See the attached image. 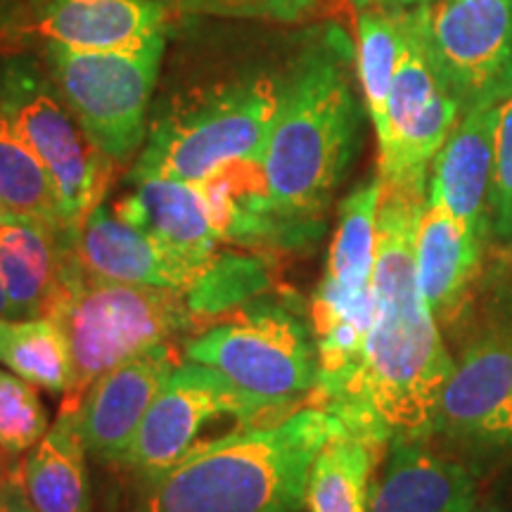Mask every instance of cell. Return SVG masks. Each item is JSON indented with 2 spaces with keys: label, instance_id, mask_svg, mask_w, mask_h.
<instances>
[{
  "label": "cell",
  "instance_id": "obj_1",
  "mask_svg": "<svg viewBox=\"0 0 512 512\" xmlns=\"http://www.w3.org/2000/svg\"><path fill=\"white\" fill-rule=\"evenodd\" d=\"M427 197L382 190L373 273L375 316L361 361L325 411L382 451L396 437L432 439L453 370L441 325L415 278V233Z\"/></svg>",
  "mask_w": 512,
  "mask_h": 512
},
{
  "label": "cell",
  "instance_id": "obj_2",
  "mask_svg": "<svg viewBox=\"0 0 512 512\" xmlns=\"http://www.w3.org/2000/svg\"><path fill=\"white\" fill-rule=\"evenodd\" d=\"M347 36L328 29L280 79V102L261 171L268 202L294 245L318 238L332 195L349 174L361 107L351 83Z\"/></svg>",
  "mask_w": 512,
  "mask_h": 512
},
{
  "label": "cell",
  "instance_id": "obj_3",
  "mask_svg": "<svg viewBox=\"0 0 512 512\" xmlns=\"http://www.w3.org/2000/svg\"><path fill=\"white\" fill-rule=\"evenodd\" d=\"M342 427L316 403L235 427L140 482L133 512H302L313 460Z\"/></svg>",
  "mask_w": 512,
  "mask_h": 512
},
{
  "label": "cell",
  "instance_id": "obj_4",
  "mask_svg": "<svg viewBox=\"0 0 512 512\" xmlns=\"http://www.w3.org/2000/svg\"><path fill=\"white\" fill-rule=\"evenodd\" d=\"M280 102V79L252 76L190 93L147 128L128 181L174 178L200 183L240 159L264 157Z\"/></svg>",
  "mask_w": 512,
  "mask_h": 512
},
{
  "label": "cell",
  "instance_id": "obj_5",
  "mask_svg": "<svg viewBox=\"0 0 512 512\" xmlns=\"http://www.w3.org/2000/svg\"><path fill=\"white\" fill-rule=\"evenodd\" d=\"M380 202L382 181L375 174L358 183L339 204L328 266L311 304L318 349V384L311 399L320 408L328 406L356 373L373 325Z\"/></svg>",
  "mask_w": 512,
  "mask_h": 512
},
{
  "label": "cell",
  "instance_id": "obj_6",
  "mask_svg": "<svg viewBox=\"0 0 512 512\" xmlns=\"http://www.w3.org/2000/svg\"><path fill=\"white\" fill-rule=\"evenodd\" d=\"M53 318L67 332L74 363L62 411H79L98 377L157 344H169L195 323L197 313L188 294L178 290L110 283L86 273Z\"/></svg>",
  "mask_w": 512,
  "mask_h": 512
},
{
  "label": "cell",
  "instance_id": "obj_7",
  "mask_svg": "<svg viewBox=\"0 0 512 512\" xmlns=\"http://www.w3.org/2000/svg\"><path fill=\"white\" fill-rule=\"evenodd\" d=\"M190 361L214 368L228 382L278 415L302 408L316 392L318 349L313 328L278 304H249L185 344Z\"/></svg>",
  "mask_w": 512,
  "mask_h": 512
},
{
  "label": "cell",
  "instance_id": "obj_8",
  "mask_svg": "<svg viewBox=\"0 0 512 512\" xmlns=\"http://www.w3.org/2000/svg\"><path fill=\"white\" fill-rule=\"evenodd\" d=\"M164 31L121 48L76 50L48 43L53 81L91 143L112 162H126L143 145L147 105L157 86Z\"/></svg>",
  "mask_w": 512,
  "mask_h": 512
},
{
  "label": "cell",
  "instance_id": "obj_9",
  "mask_svg": "<svg viewBox=\"0 0 512 512\" xmlns=\"http://www.w3.org/2000/svg\"><path fill=\"white\" fill-rule=\"evenodd\" d=\"M0 114L27 140L53 176L64 226L79 238L110 185L112 159L83 133L53 76L27 55L0 62Z\"/></svg>",
  "mask_w": 512,
  "mask_h": 512
},
{
  "label": "cell",
  "instance_id": "obj_10",
  "mask_svg": "<svg viewBox=\"0 0 512 512\" xmlns=\"http://www.w3.org/2000/svg\"><path fill=\"white\" fill-rule=\"evenodd\" d=\"M401 29V55L396 64L387 117L377 133V176L382 190L427 197L434 157L463 117L434 64L422 31L420 3L396 5Z\"/></svg>",
  "mask_w": 512,
  "mask_h": 512
},
{
  "label": "cell",
  "instance_id": "obj_11",
  "mask_svg": "<svg viewBox=\"0 0 512 512\" xmlns=\"http://www.w3.org/2000/svg\"><path fill=\"white\" fill-rule=\"evenodd\" d=\"M76 256L91 278L188 294L197 318L221 311L247 292L245 259L221 256L211 268H197L105 204L95 207L79 230Z\"/></svg>",
  "mask_w": 512,
  "mask_h": 512
},
{
  "label": "cell",
  "instance_id": "obj_12",
  "mask_svg": "<svg viewBox=\"0 0 512 512\" xmlns=\"http://www.w3.org/2000/svg\"><path fill=\"white\" fill-rule=\"evenodd\" d=\"M219 418H233L247 427L275 422L285 415L242 392L214 368L190 361L169 375L117 465L133 472L140 482L162 475L202 444V430Z\"/></svg>",
  "mask_w": 512,
  "mask_h": 512
},
{
  "label": "cell",
  "instance_id": "obj_13",
  "mask_svg": "<svg viewBox=\"0 0 512 512\" xmlns=\"http://www.w3.org/2000/svg\"><path fill=\"white\" fill-rule=\"evenodd\" d=\"M422 31L460 110L512 98V0L420 3Z\"/></svg>",
  "mask_w": 512,
  "mask_h": 512
},
{
  "label": "cell",
  "instance_id": "obj_14",
  "mask_svg": "<svg viewBox=\"0 0 512 512\" xmlns=\"http://www.w3.org/2000/svg\"><path fill=\"white\" fill-rule=\"evenodd\" d=\"M432 437L475 458L512 451V332H486L460 351L441 389Z\"/></svg>",
  "mask_w": 512,
  "mask_h": 512
},
{
  "label": "cell",
  "instance_id": "obj_15",
  "mask_svg": "<svg viewBox=\"0 0 512 512\" xmlns=\"http://www.w3.org/2000/svg\"><path fill=\"white\" fill-rule=\"evenodd\" d=\"M83 278L74 238L24 216L0 223V283L12 318L53 316Z\"/></svg>",
  "mask_w": 512,
  "mask_h": 512
},
{
  "label": "cell",
  "instance_id": "obj_16",
  "mask_svg": "<svg viewBox=\"0 0 512 512\" xmlns=\"http://www.w3.org/2000/svg\"><path fill=\"white\" fill-rule=\"evenodd\" d=\"M176 366L174 347L157 344L98 377L76 411L86 451L117 463Z\"/></svg>",
  "mask_w": 512,
  "mask_h": 512
},
{
  "label": "cell",
  "instance_id": "obj_17",
  "mask_svg": "<svg viewBox=\"0 0 512 512\" xmlns=\"http://www.w3.org/2000/svg\"><path fill=\"white\" fill-rule=\"evenodd\" d=\"M427 441H389L384 467L370 491L368 512H477L475 472L434 451Z\"/></svg>",
  "mask_w": 512,
  "mask_h": 512
},
{
  "label": "cell",
  "instance_id": "obj_18",
  "mask_svg": "<svg viewBox=\"0 0 512 512\" xmlns=\"http://www.w3.org/2000/svg\"><path fill=\"white\" fill-rule=\"evenodd\" d=\"M133 185L131 195L114 207L117 216L192 266L211 268L221 259L223 240L200 183L143 178Z\"/></svg>",
  "mask_w": 512,
  "mask_h": 512
},
{
  "label": "cell",
  "instance_id": "obj_19",
  "mask_svg": "<svg viewBox=\"0 0 512 512\" xmlns=\"http://www.w3.org/2000/svg\"><path fill=\"white\" fill-rule=\"evenodd\" d=\"M477 233L439 202L427 200L415 233V278L439 325L456 323L475 283L486 247Z\"/></svg>",
  "mask_w": 512,
  "mask_h": 512
},
{
  "label": "cell",
  "instance_id": "obj_20",
  "mask_svg": "<svg viewBox=\"0 0 512 512\" xmlns=\"http://www.w3.org/2000/svg\"><path fill=\"white\" fill-rule=\"evenodd\" d=\"M498 107H479L458 119L434 157L427 200L439 202L456 219L491 238V183Z\"/></svg>",
  "mask_w": 512,
  "mask_h": 512
},
{
  "label": "cell",
  "instance_id": "obj_21",
  "mask_svg": "<svg viewBox=\"0 0 512 512\" xmlns=\"http://www.w3.org/2000/svg\"><path fill=\"white\" fill-rule=\"evenodd\" d=\"M159 0H29L24 29L76 50L121 48L164 31Z\"/></svg>",
  "mask_w": 512,
  "mask_h": 512
},
{
  "label": "cell",
  "instance_id": "obj_22",
  "mask_svg": "<svg viewBox=\"0 0 512 512\" xmlns=\"http://www.w3.org/2000/svg\"><path fill=\"white\" fill-rule=\"evenodd\" d=\"M19 486L34 512H91V486L86 475L76 411H62L19 467Z\"/></svg>",
  "mask_w": 512,
  "mask_h": 512
},
{
  "label": "cell",
  "instance_id": "obj_23",
  "mask_svg": "<svg viewBox=\"0 0 512 512\" xmlns=\"http://www.w3.org/2000/svg\"><path fill=\"white\" fill-rule=\"evenodd\" d=\"M387 451L356 437L347 427L325 441L309 472L306 510L368 512L375 467Z\"/></svg>",
  "mask_w": 512,
  "mask_h": 512
},
{
  "label": "cell",
  "instance_id": "obj_24",
  "mask_svg": "<svg viewBox=\"0 0 512 512\" xmlns=\"http://www.w3.org/2000/svg\"><path fill=\"white\" fill-rule=\"evenodd\" d=\"M0 363L50 394H67L74 382L72 347L53 316L0 318Z\"/></svg>",
  "mask_w": 512,
  "mask_h": 512
},
{
  "label": "cell",
  "instance_id": "obj_25",
  "mask_svg": "<svg viewBox=\"0 0 512 512\" xmlns=\"http://www.w3.org/2000/svg\"><path fill=\"white\" fill-rule=\"evenodd\" d=\"M0 202L12 216L41 221L57 233L74 238L64 226L53 176L3 114H0Z\"/></svg>",
  "mask_w": 512,
  "mask_h": 512
},
{
  "label": "cell",
  "instance_id": "obj_26",
  "mask_svg": "<svg viewBox=\"0 0 512 512\" xmlns=\"http://www.w3.org/2000/svg\"><path fill=\"white\" fill-rule=\"evenodd\" d=\"M401 55V29L396 5L363 8L358 17L356 67L361 81L366 112L373 121L375 136L382 131L387 117V100L392 91L396 64Z\"/></svg>",
  "mask_w": 512,
  "mask_h": 512
},
{
  "label": "cell",
  "instance_id": "obj_27",
  "mask_svg": "<svg viewBox=\"0 0 512 512\" xmlns=\"http://www.w3.org/2000/svg\"><path fill=\"white\" fill-rule=\"evenodd\" d=\"M48 432V413L34 384L0 370V451L19 456L34 448Z\"/></svg>",
  "mask_w": 512,
  "mask_h": 512
},
{
  "label": "cell",
  "instance_id": "obj_28",
  "mask_svg": "<svg viewBox=\"0 0 512 512\" xmlns=\"http://www.w3.org/2000/svg\"><path fill=\"white\" fill-rule=\"evenodd\" d=\"M491 238L512 242V98L498 105L494 136V183H491Z\"/></svg>",
  "mask_w": 512,
  "mask_h": 512
},
{
  "label": "cell",
  "instance_id": "obj_29",
  "mask_svg": "<svg viewBox=\"0 0 512 512\" xmlns=\"http://www.w3.org/2000/svg\"><path fill=\"white\" fill-rule=\"evenodd\" d=\"M178 8L202 15H228V17H259L294 22L309 15L316 0H176Z\"/></svg>",
  "mask_w": 512,
  "mask_h": 512
},
{
  "label": "cell",
  "instance_id": "obj_30",
  "mask_svg": "<svg viewBox=\"0 0 512 512\" xmlns=\"http://www.w3.org/2000/svg\"><path fill=\"white\" fill-rule=\"evenodd\" d=\"M0 512H34L27 503V498H24L19 479L17 482H8L3 486V491H0Z\"/></svg>",
  "mask_w": 512,
  "mask_h": 512
},
{
  "label": "cell",
  "instance_id": "obj_31",
  "mask_svg": "<svg viewBox=\"0 0 512 512\" xmlns=\"http://www.w3.org/2000/svg\"><path fill=\"white\" fill-rule=\"evenodd\" d=\"M411 3H427V0H354L356 8H375V5H411Z\"/></svg>",
  "mask_w": 512,
  "mask_h": 512
},
{
  "label": "cell",
  "instance_id": "obj_32",
  "mask_svg": "<svg viewBox=\"0 0 512 512\" xmlns=\"http://www.w3.org/2000/svg\"><path fill=\"white\" fill-rule=\"evenodd\" d=\"M19 3H22V0H0V22H10V19H15Z\"/></svg>",
  "mask_w": 512,
  "mask_h": 512
},
{
  "label": "cell",
  "instance_id": "obj_33",
  "mask_svg": "<svg viewBox=\"0 0 512 512\" xmlns=\"http://www.w3.org/2000/svg\"><path fill=\"white\" fill-rule=\"evenodd\" d=\"M0 318H12V304L5 294V287L0 283Z\"/></svg>",
  "mask_w": 512,
  "mask_h": 512
},
{
  "label": "cell",
  "instance_id": "obj_34",
  "mask_svg": "<svg viewBox=\"0 0 512 512\" xmlns=\"http://www.w3.org/2000/svg\"><path fill=\"white\" fill-rule=\"evenodd\" d=\"M8 216H12V214H10V211H8V209H5V204H3V202H0V223H3L5 219H8Z\"/></svg>",
  "mask_w": 512,
  "mask_h": 512
},
{
  "label": "cell",
  "instance_id": "obj_35",
  "mask_svg": "<svg viewBox=\"0 0 512 512\" xmlns=\"http://www.w3.org/2000/svg\"><path fill=\"white\" fill-rule=\"evenodd\" d=\"M5 484H8V482H5V475H3V463H0V491H3V486Z\"/></svg>",
  "mask_w": 512,
  "mask_h": 512
},
{
  "label": "cell",
  "instance_id": "obj_36",
  "mask_svg": "<svg viewBox=\"0 0 512 512\" xmlns=\"http://www.w3.org/2000/svg\"><path fill=\"white\" fill-rule=\"evenodd\" d=\"M510 247H512V242H510Z\"/></svg>",
  "mask_w": 512,
  "mask_h": 512
}]
</instances>
